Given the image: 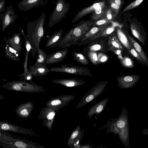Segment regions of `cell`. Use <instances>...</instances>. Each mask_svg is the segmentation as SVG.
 <instances>
[{"instance_id":"cell-1","label":"cell","mask_w":148,"mask_h":148,"mask_svg":"<svg viewBox=\"0 0 148 148\" xmlns=\"http://www.w3.org/2000/svg\"><path fill=\"white\" fill-rule=\"evenodd\" d=\"M46 16L43 12L36 20L29 22L27 25V34L26 36L32 47L30 51L33 57L37 53L40 43L44 36V25Z\"/></svg>"},{"instance_id":"cell-2","label":"cell","mask_w":148,"mask_h":148,"mask_svg":"<svg viewBox=\"0 0 148 148\" xmlns=\"http://www.w3.org/2000/svg\"><path fill=\"white\" fill-rule=\"evenodd\" d=\"M93 20L91 19L80 21L65 33L58 46L65 48L77 45L79 39L93 27Z\"/></svg>"},{"instance_id":"cell-3","label":"cell","mask_w":148,"mask_h":148,"mask_svg":"<svg viewBox=\"0 0 148 148\" xmlns=\"http://www.w3.org/2000/svg\"><path fill=\"white\" fill-rule=\"evenodd\" d=\"M2 87L10 90L29 93H39L45 91L42 86L33 82H28L23 80L7 82Z\"/></svg>"},{"instance_id":"cell-4","label":"cell","mask_w":148,"mask_h":148,"mask_svg":"<svg viewBox=\"0 0 148 148\" xmlns=\"http://www.w3.org/2000/svg\"><path fill=\"white\" fill-rule=\"evenodd\" d=\"M70 8V3H66L64 0H57L55 8L50 17L49 27H51L64 18Z\"/></svg>"},{"instance_id":"cell-5","label":"cell","mask_w":148,"mask_h":148,"mask_svg":"<svg viewBox=\"0 0 148 148\" xmlns=\"http://www.w3.org/2000/svg\"><path fill=\"white\" fill-rule=\"evenodd\" d=\"M0 145L3 148H44L39 144L19 137L9 141L0 139Z\"/></svg>"},{"instance_id":"cell-6","label":"cell","mask_w":148,"mask_h":148,"mask_svg":"<svg viewBox=\"0 0 148 148\" xmlns=\"http://www.w3.org/2000/svg\"><path fill=\"white\" fill-rule=\"evenodd\" d=\"M108 82H101L92 88L85 95L79 103L76 108H78L92 100L103 91Z\"/></svg>"},{"instance_id":"cell-7","label":"cell","mask_w":148,"mask_h":148,"mask_svg":"<svg viewBox=\"0 0 148 148\" xmlns=\"http://www.w3.org/2000/svg\"><path fill=\"white\" fill-rule=\"evenodd\" d=\"M50 71L67 73L79 75L91 76L90 71L87 68L77 66H69L63 64L60 67H57L51 68Z\"/></svg>"},{"instance_id":"cell-8","label":"cell","mask_w":148,"mask_h":148,"mask_svg":"<svg viewBox=\"0 0 148 148\" xmlns=\"http://www.w3.org/2000/svg\"><path fill=\"white\" fill-rule=\"evenodd\" d=\"M75 98L74 96L71 95H62L56 97L47 101L45 103V106L58 112L60 109L67 106L68 103Z\"/></svg>"},{"instance_id":"cell-9","label":"cell","mask_w":148,"mask_h":148,"mask_svg":"<svg viewBox=\"0 0 148 148\" xmlns=\"http://www.w3.org/2000/svg\"><path fill=\"white\" fill-rule=\"evenodd\" d=\"M17 15L15 12L12 5L6 7L5 12L0 13V20L2 22V30L4 32L5 29L10 24L15 23Z\"/></svg>"},{"instance_id":"cell-10","label":"cell","mask_w":148,"mask_h":148,"mask_svg":"<svg viewBox=\"0 0 148 148\" xmlns=\"http://www.w3.org/2000/svg\"><path fill=\"white\" fill-rule=\"evenodd\" d=\"M55 111L53 109L46 107L42 108L37 120L43 119L42 125L51 130L55 115Z\"/></svg>"},{"instance_id":"cell-11","label":"cell","mask_w":148,"mask_h":148,"mask_svg":"<svg viewBox=\"0 0 148 148\" xmlns=\"http://www.w3.org/2000/svg\"><path fill=\"white\" fill-rule=\"evenodd\" d=\"M0 130L14 133L29 135L32 136L38 135L32 131L8 122L0 121Z\"/></svg>"},{"instance_id":"cell-12","label":"cell","mask_w":148,"mask_h":148,"mask_svg":"<svg viewBox=\"0 0 148 148\" xmlns=\"http://www.w3.org/2000/svg\"><path fill=\"white\" fill-rule=\"evenodd\" d=\"M84 130L81 131L79 125L73 132L67 143V145L71 148H80V143L83 138Z\"/></svg>"},{"instance_id":"cell-13","label":"cell","mask_w":148,"mask_h":148,"mask_svg":"<svg viewBox=\"0 0 148 148\" xmlns=\"http://www.w3.org/2000/svg\"><path fill=\"white\" fill-rule=\"evenodd\" d=\"M140 77L136 75L119 77L117 78L118 86L123 89L131 88L138 81Z\"/></svg>"},{"instance_id":"cell-14","label":"cell","mask_w":148,"mask_h":148,"mask_svg":"<svg viewBox=\"0 0 148 148\" xmlns=\"http://www.w3.org/2000/svg\"><path fill=\"white\" fill-rule=\"evenodd\" d=\"M68 48H66L47 55L45 64H51L61 62L67 56L68 53Z\"/></svg>"},{"instance_id":"cell-15","label":"cell","mask_w":148,"mask_h":148,"mask_svg":"<svg viewBox=\"0 0 148 148\" xmlns=\"http://www.w3.org/2000/svg\"><path fill=\"white\" fill-rule=\"evenodd\" d=\"M33 77L44 76L50 71L46 64H43L36 62L34 65L29 66L28 69Z\"/></svg>"},{"instance_id":"cell-16","label":"cell","mask_w":148,"mask_h":148,"mask_svg":"<svg viewBox=\"0 0 148 148\" xmlns=\"http://www.w3.org/2000/svg\"><path fill=\"white\" fill-rule=\"evenodd\" d=\"M121 26L117 22L110 21L102 30L89 40H93L100 37L108 36L113 32L117 27Z\"/></svg>"},{"instance_id":"cell-17","label":"cell","mask_w":148,"mask_h":148,"mask_svg":"<svg viewBox=\"0 0 148 148\" xmlns=\"http://www.w3.org/2000/svg\"><path fill=\"white\" fill-rule=\"evenodd\" d=\"M34 108L33 103L28 101L20 104L16 108V111L17 115L22 118H26L30 115Z\"/></svg>"},{"instance_id":"cell-18","label":"cell","mask_w":148,"mask_h":148,"mask_svg":"<svg viewBox=\"0 0 148 148\" xmlns=\"http://www.w3.org/2000/svg\"><path fill=\"white\" fill-rule=\"evenodd\" d=\"M106 2L105 0L94 3L91 5L84 8L78 11L77 14L72 20L71 23H74L87 15L94 11L98 7Z\"/></svg>"},{"instance_id":"cell-19","label":"cell","mask_w":148,"mask_h":148,"mask_svg":"<svg viewBox=\"0 0 148 148\" xmlns=\"http://www.w3.org/2000/svg\"><path fill=\"white\" fill-rule=\"evenodd\" d=\"M51 81L68 87L79 86L85 83L84 81L76 78L56 79L51 80Z\"/></svg>"},{"instance_id":"cell-20","label":"cell","mask_w":148,"mask_h":148,"mask_svg":"<svg viewBox=\"0 0 148 148\" xmlns=\"http://www.w3.org/2000/svg\"><path fill=\"white\" fill-rule=\"evenodd\" d=\"M21 34V33H15L12 38L7 39L5 37L4 38L5 43L19 53L21 49L22 43L20 36Z\"/></svg>"},{"instance_id":"cell-21","label":"cell","mask_w":148,"mask_h":148,"mask_svg":"<svg viewBox=\"0 0 148 148\" xmlns=\"http://www.w3.org/2000/svg\"><path fill=\"white\" fill-rule=\"evenodd\" d=\"M63 32L64 30L62 29L55 32L48 38L45 47L46 48L55 47L58 46L62 40V35Z\"/></svg>"},{"instance_id":"cell-22","label":"cell","mask_w":148,"mask_h":148,"mask_svg":"<svg viewBox=\"0 0 148 148\" xmlns=\"http://www.w3.org/2000/svg\"><path fill=\"white\" fill-rule=\"evenodd\" d=\"M44 0H22L18 4L19 9L22 11H26L38 7L43 2Z\"/></svg>"},{"instance_id":"cell-23","label":"cell","mask_w":148,"mask_h":148,"mask_svg":"<svg viewBox=\"0 0 148 148\" xmlns=\"http://www.w3.org/2000/svg\"><path fill=\"white\" fill-rule=\"evenodd\" d=\"M108 101V98H106L91 107L89 109L87 114L89 118H90L95 114L97 115L100 114L104 110Z\"/></svg>"},{"instance_id":"cell-24","label":"cell","mask_w":148,"mask_h":148,"mask_svg":"<svg viewBox=\"0 0 148 148\" xmlns=\"http://www.w3.org/2000/svg\"><path fill=\"white\" fill-rule=\"evenodd\" d=\"M120 26L116 28L118 38L121 44L129 51L132 48V46L126 33H124L123 30L122 29Z\"/></svg>"},{"instance_id":"cell-25","label":"cell","mask_w":148,"mask_h":148,"mask_svg":"<svg viewBox=\"0 0 148 148\" xmlns=\"http://www.w3.org/2000/svg\"><path fill=\"white\" fill-rule=\"evenodd\" d=\"M125 33L130 41L134 46L135 49L142 58L145 63V65L147 66L148 62L146 54L143 51L140 46L132 37L127 34V32H125Z\"/></svg>"},{"instance_id":"cell-26","label":"cell","mask_w":148,"mask_h":148,"mask_svg":"<svg viewBox=\"0 0 148 148\" xmlns=\"http://www.w3.org/2000/svg\"><path fill=\"white\" fill-rule=\"evenodd\" d=\"M4 52L6 56L9 59L17 62L21 61L19 58L20 53L6 43H5Z\"/></svg>"},{"instance_id":"cell-27","label":"cell","mask_w":148,"mask_h":148,"mask_svg":"<svg viewBox=\"0 0 148 148\" xmlns=\"http://www.w3.org/2000/svg\"><path fill=\"white\" fill-rule=\"evenodd\" d=\"M130 27L131 31L134 36L143 45H145V38L138 26L134 23H132L130 24Z\"/></svg>"},{"instance_id":"cell-28","label":"cell","mask_w":148,"mask_h":148,"mask_svg":"<svg viewBox=\"0 0 148 148\" xmlns=\"http://www.w3.org/2000/svg\"><path fill=\"white\" fill-rule=\"evenodd\" d=\"M20 27L21 29V33L23 34L25 40V45L26 51L25 57L23 64L24 72L22 74H24L29 73L27 67L28 56L29 53L32 49V47L30 43L27 40L25 34L24 32L21 25Z\"/></svg>"},{"instance_id":"cell-29","label":"cell","mask_w":148,"mask_h":148,"mask_svg":"<svg viewBox=\"0 0 148 148\" xmlns=\"http://www.w3.org/2000/svg\"><path fill=\"white\" fill-rule=\"evenodd\" d=\"M108 43L109 46V50L112 49H119L122 50L123 49L122 45L118 38L116 35L112 34L109 37Z\"/></svg>"},{"instance_id":"cell-30","label":"cell","mask_w":148,"mask_h":148,"mask_svg":"<svg viewBox=\"0 0 148 148\" xmlns=\"http://www.w3.org/2000/svg\"><path fill=\"white\" fill-rule=\"evenodd\" d=\"M106 3V2L95 9L90 16L91 19L95 20L101 17L108 7Z\"/></svg>"},{"instance_id":"cell-31","label":"cell","mask_w":148,"mask_h":148,"mask_svg":"<svg viewBox=\"0 0 148 148\" xmlns=\"http://www.w3.org/2000/svg\"><path fill=\"white\" fill-rule=\"evenodd\" d=\"M73 58L77 62L84 65L88 64L87 58L82 53L79 52L74 51L72 52Z\"/></svg>"},{"instance_id":"cell-32","label":"cell","mask_w":148,"mask_h":148,"mask_svg":"<svg viewBox=\"0 0 148 148\" xmlns=\"http://www.w3.org/2000/svg\"><path fill=\"white\" fill-rule=\"evenodd\" d=\"M83 51L93 64L97 65L98 64L97 52L90 51L85 49H84Z\"/></svg>"},{"instance_id":"cell-33","label":"cell","mask_w":148,"mask_h":148,"mask_svg":"<svg viewBox=\"0 0 148 148\" xmlns=\"http://www.w3.org/2000/svg\"><path fill=\"white\" fill-rule=\"evenodd\" d=\"M18 136L11 135L7 133V131L0 130V139L5 141L12 140Z\"/></svg>"},{"instance_id":"cell-34","label":"cell","mask_w":148,"mask_h":148,"mask_svg":"<svg viewBox=\"0 0 148 148\" xmlns=\"http://www.w3.org/2000/svg\"><path fill=\"white\" fill-rule=\"evenodd\" d=\"M38 58L36 62L43 64H46L45 60L47 56L46 53L40 47L38 49Z\"/></svg>"},{"instance_id":"cell-35","label":"cell","mask_w":148,"mask_h":148,"mask_svg":"<svg viewBox=\"0 0 148 148\" xmlns=\"http://www.w3.org/2000/svg\"><path fill=\"white\" fill-rule=\"evenodd\" d=\"M127 117L126 118V117L124 116L123 114L122 115H121L116 121V125L119 128H123L127 126Z\"/></svg>"},{"instance_id":"cell-36","label":"cell","mask_w":148,"mask_h":148,"mask_svg":"<svg viewBox=\"0 0 148 148\" xmlns=\"http://www.w3.org/2000/svg\"><path fill=\"white\" fill-rule=\"evenodd\" d=\"M121 64L124 67L128 68H132L134 66L132 60L127 56H124L120 61Z\"/></svg>"},{"instance_id":"cell-37","label":"cell","mask_w":148,"mask_h":148,"mask_svg":"<svg viewBox=\"0 0 148 148\" xmlns=\"http://www.w3.org/2000/svg\"><path fill=\"white\" fill-rule=\"evenodd\" d=\"M101 17L107 18L110 21H114L115 20L114 13L109 5Z\"/></svg>"},{"instance_id":"cell-38","label":"cell","mask_w":148,"mask_h":148,"mask_svg":"<svg viewBox=\"0 0 148 148\" xmlns=\"http://www.w3.org/2000/svg\"><path fill=\"white\" fill-rule=\"evenodd\" d=\"M144 1V0H135L127 5L122 11V12L124 13L127 11L137 7Z\"/></svg>"},{"instance_id":"cell-39","label":"cell","mask_w":148,"mask_h":148,"mask_svg":"<svg viewBox=\"0 0 148 148\" xmlns=\"http://www.w3.org/2000/svg\"><path fill=\"white\" fill-rule=\"evenodd\" d=\"M107 1L109 3V6L114 13V18L116 19L120 10L121 7L111 1Z\"/></svg>"},{"instance_id":"cell-40","label":"cell","mask_w":148,"mask_h":148,"mask_svg":"<svg viewBox=\"0 0 148 148\" xmlns=\"http://www.w3.org/2000/svg\"><path fill=\"white\" fill-rule=\"evenodd\" d=\"M94 21L93 27L105 25L109 23L110 21L106 18L100 17Z\"/></svg>"},{"instance_id":"cell-41","label":"cell","mask_w":148,"mask_h":148,"mask_svg":"<svg viewBox=\"0 0 148 148\" xmlns=\"http://www.w3.org/2000/svg\"><path fill=\"white\" fill-rule=\"evenodd\" d=\"M97 57L98 64L104 63L108 59V56L107 55L101 52L97 54Z\"/></svg>"},{"instance_id":"cell-42","label":"cell","mask_w":148,"mask_h":148,"mask_svg":"<svg viewBox=\"0 0 148 148\" xmlns=\"http://www.w3.org/2000/svg\"><path fill=\"white\" fill-rule=\"evenodd\" d=\"M128 51L132 55L142 64L145 65V63L142 58H141L139 54L134 49L132 48L130 50H129Z\"/></svg>"},{"instance_id":"cell-43","label":"cell","mask_w":148,"mask_h":148,"mask_svg":"<svg viewBox=\"0 0 148 148\" xmlns=\"http://www.w3.org/2000/svg\"><path fill=\"white\" fill-rule=\"evenodd\" d=\"M102 48V47L101 45L97 44L90 46L84 49L90 51H96L101 50Z\"/></svg>"},{"instance_id":"cell-44","label":"cell","mask_w":148,"mask_h":148,"mask_svg":"<svg viewBox=\"0 0 148 148\" xmlns=\"http://www.w3.org/2000/svg\"><path fill=\"white\" fill-rule=\"evenodd\" d=\"M18 76L22 77H23L20 79H21L26 81L27 80L29 81L30 82H32V76L31 73L29 72L28 73L24 74H22L21 75H18Z\"/></svg>"},{"instance_id":"cell-45","label":"cell","mask_w":148,"mask_h":148,"mask_svg":"<svg viewBox=\"0 0 148 148\" xmlns=\"http://www.w3.org/2000/svg\"><path fill=\"white\" fill-rule=\"evenodd\" d=\"M121 50L120 49H111L109 50H110L114 52L117 56L119 59L121 60L123 58V57L122 56Z\"/></svg>"},{"instance_id":"cell-46","label":"cell","mask_w":148,"mask_h":148,"mask_svg":"<svg viewBox=\"0 0 148 148\" xmlns=\"http://www.w3.org/2000/svg\"><path fill=\"white\" fill-rule=\"evenodd\" d=\"M5 0H2L0 1V13L5 11Z\"/></svg>"},{"instance_id":"cell-47","label":"cell","mask_w":148,"mask_h":148,"mask_svg":"<svg viewBox=\"0 0 148 148\" xmlns=\"http://www.w3.org/2000/svg\"><path fill=\"white\" fill-rule=\"evenodd\" d=\"M111 1L117 5L120 6H121L123 5L124 3V2L123 0H107Z\"/></svg>"},{"instance_id":"cell-48","label":"cell","mask_w":148,"mask_h":148,"mask_svg":"<svg viewBox=\"0 0 148 148\" xmlns=\"http://www.w3.org/2000/svg\"><path fill=\"white\" fill-rule=\"evenodd\" d=\"M92 147H91L90 145L89 144H85V145L82 146L80 148H91Z\"/></svg>"},{"instance_id":"cell-49","label":"cell","mask_w":148,"mask_h":148,"mask_svg":"<svg viewBox=\"0 0 148 148\" xmlns=\"http://www.w3.org/2000/svg\"><path fill=\"white\" fill-rule=\"evenodd\" d=\"M4 97V95H0V100L2 99Z\"/></svg>"},{"instance_id":"cell-50","label":"cell","mask_w":148,"mask_h":148,"mask_svg":"<svg viewBox=\"0 0 148 148\" xmlns=\"http://www.w3.org/2000/svg\"><path fill=\"white\" fill-rule=\"evenodd\" d=\"M2 0H0V1H1Z\"/></svg>"}]
</instances>
